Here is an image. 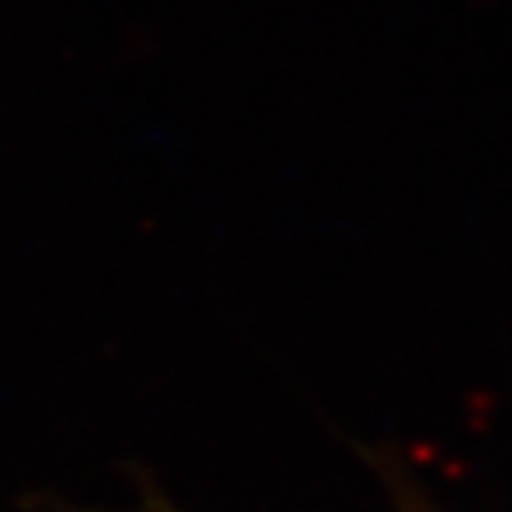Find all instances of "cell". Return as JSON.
<instances>
[{
  "mask_svg": "<svg viewBox=\"0 0 512 512\" xmlns=\"http://www.w3.org/2000/svg\"><path fill=\"white\" fill-rule=\"evenodd\" d=\"M139 477V505L128 512H182L178 505L168 502V495L153 484L150 473H136ZM54 512H96V509H79V505H68V502H54Z\"/></svg>",
  "mask_w": 512,
  "mask_h": 512,
  "instance_id": "1",
  "label": "cell"
}]
</instances>
